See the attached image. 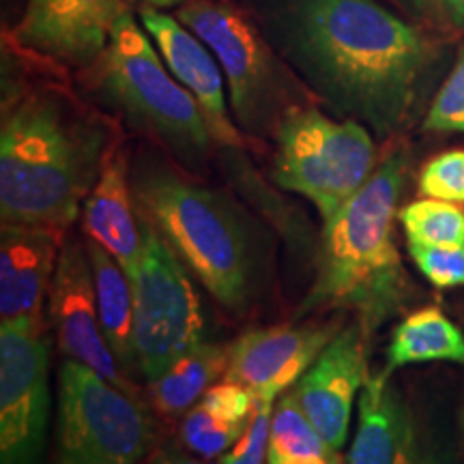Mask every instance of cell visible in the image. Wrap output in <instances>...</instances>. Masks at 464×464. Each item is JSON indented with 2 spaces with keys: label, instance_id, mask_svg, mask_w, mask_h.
<instances>
[{
  "label": "cell",
  "instance_id": "cell-1",
  "mask_svg": "<svg viewBox=\"0 0 464 464\" xmlns=\"http://www.w3.org/2000/svg\"><path fill=\"white\" fill-rule=\"evenodd\" d=\"M295 54L323 97L379 136L413 112L432 48L379 0H295Z\"/></svg>",
  "mask_w": 464,
  "mask_h": 464
},
{
  "label": "cell",
  "instance_id": "cell-2",
  "mask_svg": "<svg viewBox=\"0 0 464 464\" xmlns=\"http://www.w3.org/2000/svg\"><path fill=\"white\" fill-rule=\"evenodd\" d=\"M406 177L409 153L392 150L363 188L324 219L314 284L299 314L348 310L370 338L404 310L411 282L393 241V222Z\"/></svg>",
  "mask_w": 464,
  "mask_h": 464
},
{
  "label": "cell",
  "instance_id": "cell-3",
  "mask_svg": "<svg viewBox=\"0 0 464 464\" xmlns=\"http://www.w3.org/2000/svg\"><path fill=\"white\" fill-rule=\"evenodd\" d=\"M102 131L45 92L24 97L0 130L3 224L65 230L100 177Z\"/></svg>",
  "mask_w": 464,
  "mask_h": 464
},
{
  "label": "cell",
  "instance_id": "cell-4",
  "mask_svg": "<svg viewBox=\"0 0 464 464\" xmlns=\"http://www.w3.org/2000/svg\"><path fill=\"white\" fill-rule=\"evenodd\" d=\"M138 208L211 297L232 312L252 299L254 247L235 205L166 168H147L133 183Z\"/></svg>",
  "mask_w": 464,
  "mask_h": 464
},
{
  "label": "cell",
  "instance_id": "cell-5",
  "mask_svg": "<svg viewBox=\"0 0 464 464\" xmlns=\"http://www.w3.org/2000/svg\"><path fill=\"white\" fill-rule=\"evenodd\" d=\"M95 73L97 89L110 106L181 160L198 164L216 142L198 102L174 78L130 11L116 22Z\"/></svg>",
  "mask_w": 464,
  "mask_h": 464
},
{
  "label": "cell",
  "instance_id": "cell-6",
  "mask_svg": "<svg viewBox=\"0 0 464 464\" xmlns=\"http://www.w3.org/2000/svg\"><path fill=\"white\" fill-rule=\"evenodd\" d=\"M155 443L158 426L140 398L73 359L61 363L52 464H140Z\"/></svg>",
  "mask_w": 464,
  "mask_h": 464
},
{
  "label": "cell",
  "instance_id": "cell-7",
  "mask_svg": "<svg viewBox=\"0 0 464 464\" xmlns=\"http://www.w3.org/2000/svg\"><path fill=\"white\" fill-rule=\"evenodd\" d=\"M276 136V183L310 200L323 222L376 170V144L359 121H335L316 108L293 106Z\"/></svg>",
  "mask_w": 464,
  "mask_h": 464
},
{
  "label": "cell",
  "instance_id": "cell-8",
  "mask_svg": "<svg viewBox=\"0 0 464 464\" xmlns=\"http://www.w3.org/2000/svg\"><path fill=\"white\" fill-rule=\"evenodd\" d=\"M130 282L138 370L150 382L205 342V316L181 260L149 219L140 265Z\"/></svg>",
  "mask_w": 464,
  "mask_h": 464
},
{
  "label": "cell",
  "instance_id": "cell-9",
  "mask_svg": "<svg viewBox=\"0 0 464 464\" xmlns=\"http://www.w3.org/2000/svg\"><path fill=\"white\" fill-rule=\"evenodd\" d=\"M174 17L216 54L239 125L263 131L274 123L282 86L274 56L252 22L224 0H185Z\"/></svg>",
  "mask_w": 464,
  "mask_h": 464
},
{
  "label": "cell",
  "instance_id": "cell-10",
  "mask_svg": "<svg viewBox=\"0 0 464 464\" xmlns=\"http://www.w3.org/2000/svg\"><path fill=\"white\" fill-rule=\"evenodd\" d=\"M50 409V340L44 324L3 323L0 464H44Z\"/></svg>",
  "mask_w": 464,
  "mask_h": 464
},
{
  "label": "cell",
  "instance_id": "cell-11",
  "mask_svg": "<svg viewBox=\"0 0 464 464\" xmlns=\"http://www.w3.org/2000/svg\"><path fill=\"white\" fill-rule=\"evenodd\" d=\"M48 316L63 357L86 365L119 390L138 396L136 385L116 362L103 335L89 252L80 239L65 241L58 254L48 295Z\"/></svg>",
  "mask_w": 464,
  "mask_h": 464
},
{
  "label": "cell",
  "instance_id": "cell-12",
  "mask_svg": "<svg viewBox=\"0 0 464 464\" xmlns=\"http://www.w3.org/2000/svg\"><path fill=\"white\" fill-rule=\"evenodd\" d=\"M340 329V321L249 329L228 346L224 379L246 387L256 404H276L284 392L297 385Z\"/></svg>",
  "mask_w": 464,
  "mask_h": 464
},
{
  "label": "cell",
  "instance_id": "cell-13",
  "mask_svg": "<svg viewBox=\"0 0 464 464\" xmlns=\"http://www.w3.org/2000/svg\"><path fill=\"white\" fill-rule=\"evenodd\" d=\"M125 14V0H26L14 37L37 54L82 67L100 61Z\"/></svg>",
  "mask_w": 464,
  "mask_h": 464
},
{
  "label": "cell",
  "instance_id": "cell-14",
  "mask_svg": "<svg viewBox=\"0 0 464 464\" xmlns=\"http://www.w3.org/2000/svg\"><path fill=\"white\" fill-rule=\"evenodd\" d=\"M368 340L357 321L342 327L293 390L316 430L338 451L346 445L353 406L370 376Z\"/></svg>",
  "mask_w": 464,
  "mask_h": 464
},
{
  "label": "cell",
  "instance_id": "cell-15",
  "mask_svg": "<svg viewBox=\"0 0 464 464\" xmlns=\"http://www.w3.org/2000/svg\"><path fill=\"white\" fill-rule=\"evenodd\" d=\"M140 22L174 78L198 102L216 144L241 149L246 140L232 123L226 102V78L216 54L188 26L161 9L142 7Z\"/></svg>",
  "mask_w": 464,
  "mask_h": 464
},
{
  "label": "cell",
  "instance_id": "cell-16",
  "mask_svg": "<svg viewBox=\"0 0 464 464\" xmlns=\"http://www.w3.org/2000/svg\"><path fill=\"white\" fill-rule=\"evenodd\" d=\"M63 230L3 224L0 230V321L44 324Z\"/></svg>",
  "mask_w": 464,
  "mask_h": 464
},
{
  "label": "cell",
  "instance_id": "cell-17",
  "mask_svg": "<svg viewBox=\"0 0 464 464\" xmlns=\"http://www.w3.org/2000/svg\"><path fill=\"white\" fill-rule=\"evenodd\" d=\"M82 230L125 269L136 271L144 252V219L127 181V160L110 150L82 205Z\"/></svg>",
  "mask_w": 464,
  "mask_h": 464
},
{
  "label": "cell",
  "instance_id": "cell-18",
  "mask_svg": "<svg viewBox=\"0 0 464 464\" xmlns=\"http://www.w3.org/2000/svg\"><path fill=\"white\" fill-rule=\"evenodd\" d=\"M420 448L413 417L390 374H370L357 400V428L346 462L417 464Z\"/></svg>",
  "mask_w": 464,
  "mask_h": 464
},
{
  "label": "cell",
  "instance_id": "cell-19",
  "mask_svg": "<svg viewBox=\"0 0 464 464\" xmlns=\"http://www.w3.org/2000/svg\"><path fill=\"white\" fill-rule=\"evenodd\" d=\"M256 398L246 387L222 381L183 415L181 440L194 456L219 458L243 437L256 413Z\"/></svg>",
  "mask_w": 464,
  "mask_h": 464
},
{
  "label": "cell",
  "instance_id": "cell-20",
  "mask_svg": "<svg viewBox=\"0 0 464 464\" xmlns=\"http://www.w3.org/2000/svg\"><path fill=\"white\" fill-rule=\"evenodd\" d=\"M92 284H95L97 310L103 335L112 348L116 362L125 374L140 372L138 370L136 342H133V293L130 276L102 246L86 239Z\"/></svg>",
  "mask_w": 464,
  "mask_h": 464
},
{
  "label": "cell",
  "instance_id": "cell-21",
  "mask_svg": "<svg viewBox=\"0 0 464 464\" xmlns=\"http://www.w3.org/2000/svg\"><path fill=\"white\" fill-rule=\"evenodd\" d=\"M432 362L464 363V334L440 307L426 305L411 312L393 327L387 368L382 372L392 376L406 365Z\"/></svg>",
  "mask_w": 464,
  "mask_h": 464
},
{
  "label": "cell",
  "instance_id": "cell-22",
  "mask_svg": "<svg viewBox=\"0 0 464 464\" xmlns=\"http://www.w3.org/2000/svg\"><path fill=\"white\" fill-rule=\"evenodd\" d=\"M230 348L200 342L188 355L174 362L164 374L149 382V402L161 415H185L216 385L228 368Z\"/></svg>",
  "mask_w": 464,
  "mask_h": 464
},
{
  "label": "cell",
  "instance_id": "cell-23",
  "mask_svg": "<svg viewBox=\"0 0 464 464\" xmlns=\"http://www.w3.org/2000/svg\"><path fill=\"white\" fill-rule=\"evenodd\" d=\"M269 462L342 464L340 451L324 440L293 393L277 400L271 415Z\"/></svg>",
  "mask_w": 464,
  "mask_h": 464
},
{
  "label": "cell",
  "instance_id": "cell-24",
  "mask_svg": "<svg viewBox=\"0 0 464 464\" xmlns=\"http://www.w3.org/2000/svg\"><path fill=\"white\" fill-rule=\"evenodd\" d=\"M406 241L417 246H464V207L420 198L398 211Z\"/></svg>",
  "mask_w": 464,
  "mask_h": 464
},
{
  "label": "cell",
  "instance_id": "cell-25",
  "mask_svg": "<svg viewBox=\"0 0 464 464\" xmlns=\"http://www.w3.org/2000/svg\"><path fill=\"white\" fill-rule=\"evenodd\" d=\"M421 198L464 205V147L450 149L421 168L417 181Z\"/></svg>",
  "mask_w": 464,
  "mask_h": 464
},
{
  "label": "cell",
  "instance_id": "cell-26",
  "mask_svg": "<svg viewBox=\"0 0 464 464\" xmlns=\"http://www.w3.org/2000/svg\"><path fill=\"white\" fill-rule=\"evenodd\" d=\"M423 130L432 133H464V48L423 119Z\"/></svg>",
  "mask_w": 464,
  "mask_h": 464
},
{
  "label": "cell",
  "instance_id": "cell-27",
  "mask_svg": "<svg viewBox=\"0 0 464 464\" xmlns=\"http://www.w3.org/2000/svg\"><path fill=\"white\" fill-rule=\"evenodd\" d=\"M409 256L434 288H464V246H417Z\"/></svg>",
  "mask_w": 464,
  "mask_h": 464
},
{
  "label": "cell",
  "instance_id": "cell-28",
  "mask_svg": "<svg viewBox=\"0 0 464 464\" xmlns=\"http://www.w3.org/2000/svg\"><path fill=\"white\" fill-rule=\"evenodd\" d=\"M274 406L276 404L256 406V413L249 421L247 430L226 454L219 456V464H269V432Z\"/></svg>",
  "mask_w": 464,
  "mask_h": 464
},
{
  "label": "cell",
  "instance_id": "cell-29",
  "mask_svg": "<svg viewBox=\"0 0 464 464\" xmlns=\"http://www.w3.org/2000/svg\"><path fill=\"white\" fill-rule=\"evenodd\" d=\"M404 3L432 24L464 33V0H404Z\"/></svg>",
  "mask_w": 464,
  "mask_h": 464
},
{
  "label": "cell",
  "instance_id": "cell-30",
  "mask_svg": "<svg viewBox=\"0 0 464 464\" xmlns=\"http://www.w3.org/2000/svg\"><path fill=\"white\" fill-rule=\"evenodd\" d=\"M149 464H205L198 460V456H194L191 451H183L174 445H166L153 451Z\"/></svg>",
  "mask_w": 464,
  "mask_h": 464
},
{
  "label": "cell",
  "instance_id": "cell-31",
  "mask_svg": "<svg viewBox=\"0 0 464 464\" xmlns=\"http://www.w3.org/2000/svg\"><path fill=\"white\" fill-rule=\"evenodd\" d=\"M417 464H456V462L451 460V458L445 454V451L434 448V445H421Z\"/></svg>",
  "mask_w": 464,
  "mask_h": 464
},
{
  "label": "cell",
  "instance_id": "cell-32",
  "mask_svg": "<svg viewBox=\"0 0 464 464\" xmlns=\"http://www.w3.org/2000/svg\"><path fill=\"white\" fill-rule=\"evenodd\" d=\"M144 7H155V9H168V7H181L185 0H140Z\"/></svg>",
  "mask_w": 464,
  "mask_h": 464
},
{
  "label": "cell",
  "instance_id": "cell-33",
  "mask_svg": "<svg viewBox=\"0 0 464 464\" xmlns=\"http://www.w3.org/2000/svg\"><path fill=\"white\" fill-rule=\"evenodd\" d=\"M269 464H274V462H269Z\"/></svg>",
  "mask_w": 464,
  "mask_h": 464
}]
</instances>
